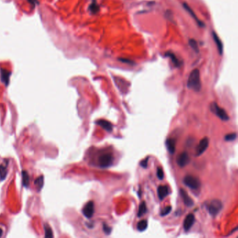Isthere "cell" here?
Returning <instances> with one entry per match:
<instances>
[{
  "mask_svg": "<svg viewBox=\"0 0 238 238\" xmlns=\"http://www.w3.org/2000/svg\"><path fill=\"white\" fill-rule=\"evenodd\" d=\"M195 216L193 214H189L186 216L185 221H184V229L185 231H189L191 228L192 227L193 224H194Z\"/></svg>",
  "mask_w": 238,
  "mask_h": 238,
  "instance_id": "9c48e42d",
  "label": "cell"
},
{
  "mask_svg": "<svg viewBox=\"0 0 238 238\" xmlns=\"http://www.w3.org/2000/svg\"><path fill=\"white\" fill-rule=\"evenodd\" d=\"M28 1H29L31 4H32L33 5H35L36 3H37V0H28Z\"/></svg>",
  "mask_w": 238,
  "mask_h": 238,
  "instance_id": "4dcf8cb0",
  "label": "cell"
},
{
  "mask_svg": "<svg viewBox=\"0 0 238 238\" xmlns=\"http://www.w3.org/2000/svg\"><path fill=\"white\" fill-rule=\"evenodd\" d=\"M166 147L168 148V150L171 154H174L175 151V147H176V141L175 139L173 138H170L168 139L166 142Z\"/></svg>",
  "mask_w": 238,
  "mask_h": 238,
  "instance_id": "4fadbf2b",
  "label": "cell"
},
{
  "mask_svg": "<svg viewBox=\"0 0 238 238\" xmlns=\"http://www.w3.org/2000/svg\"><path fill=\"white\" fill-rule=\"evenodd\" d=\"M147 228V221L146 220H142L137 224V229L141 232L145 231Z\"/></svg>",
  "mask_w": 238,
  "mask_h": 238,
  "instance_id": "d6986e66",
  "label": "cell"
},
{
  "mask_svg": "<svg viewBox=\"0 0 238 238\" xmlns=\"http://www.w3.org/2000/svg\"><path fill=\"white\" fill-rule=\"evenodd\" d=\"M223 208L222 203L219 200L214 199L210 202L209 204L207 205V209L212 216H216L220 212Z\"/></svg>",
  "mask_w": 238,
  "mask_h": 238,
  "instance_id": "7a4b0ae2",
  "label": "cell"
},
{
  "mask_svg": "<svg viewBox=\"0 0 238 238\" xmlns=\"http://www.w3.org/2000/svg\"><path fill=\"white\" fill-rule=\"evenodd\" d=\"M103 229L104 233H105V234L110 235V233H111V231H112L111 228L109 227L106 224H103Z\"/></svg>",
  "mask_w": 238,
  "mask_h": 238,
  "instance_id": "83f0119b",
  "label": "cell"
},
{
  "mask_svg": "<svg viewBox=\"0 0 238 238\" xmlns=\"http://www.w3.org/2000/svg\"><path fill=\"white\" fill-rule=\"evenodd\" d=\"M166 55H167L168 57H170L171 59V60H172V62L175 64V66H180V61H179L178 59L177 58V57H176L174 54H172V53H168L166 54Z\"/></svg>",
  "mask_w": 238,
  "mask_h": 238,
  "instance_id": "ffe728a7",
  "label": "cell"
},
{
  "mask_svg": "<svg viewBox=\"0 0 238 238\" xmlns=\"http://www.w3.org/2000/svg\"><path fill=\"white\" fill-rule=\"evenodd\" d=\"M236 138H237V134L235 133H230V134L226 135V136H225V140L227 141H232L235 140Z\"/></svg>",
  "mask_w": 238,
  "mask_h": 238,
  "instance_id": "cb8c5ba5",
  "label": "cell"
},
{
  "mask_svg": "<svg viewBox=\"0 0 238 238\" xmlns=\"http://www.w3.org/2000/svg\"><path fill=\"white\" fill-rule=\"evenodd\" d=\"M184 184L191 189H198L200 186V180L197 177L191 175H187L184 178Z\"/></svg>",
  "mask_w": 238,
  "mask_h": 238,
  "instance_id": "3957f363",
  "label": "cell"
},
{
  "mask_svg": "<svg viewBox=\"0 0 238 238\" xmlns=\"http://www.w3.org/2000/svg\"><path fill=\"white\" fill-rule=\"evenodd\" d=\"M113 160L114 158L112 154H102L99 158V164L101 168H108L112 165V163H113Z\"/></svg>",
  "mask_w": 238,
  "mask_h": 238,
  "instance_id": "5b68a950",
  "label": "cell"
},
{
  "mask_svg": "<svg viewBox=\"0 0 238 238\" xmlns=\"http://www.w3.org/2000/svg\"><path fill=\"white\" fill-rule=\"evenodd\" d=\"M6 175H7V170L6 168L3 166H0V179L1 180H4L6 178Z\"/></svg>",
  "mask_w": 238,
  "mask_h": 238,
  "instance_id": "603a6c76",
  "label": "cell"
},
{
  "mask_svg": "<svg viewBox=\"0 0 238 238\" xmlns=\"http://www.w3.org/2000/svg\"><path fill=\"white\" fill-rule=\"evenodd\" d=\"M89 9H90L91 12L93 13V14H95V13H97L99 11V7H98V5L96 4L95 1L92 2V4L90 5Z\"/></svg>",
  "mask_w": 238,
  "mask_h": 238,
  "instance_id": "4316f807",
  "label": "cell"
},
{
  "mask_svg": "<svg viewBox=\"0 0 238 238\" xmlns=\"http://www.w3.org/2000/svg\"><path fill=\"white\" fill-rule=\"evenodd\" d=\"M22 185L24 187H28L29 184V177L27 171L24 170L22 172Z\"/></svg>",
  "mask_w": 238,
  "mask_h": 238,
  "instance_id": "ac0fdd59",
  "label": "cell"
},
{
  "mask_svg": "<svg viewBox=\"0 0 238 238\" xmlns=\"http://www.w3.org/2000/svg\"><path fill=\"white\" fill-rule=\"evenodd\" d=\"M180 193H181V195H182V198H183V200H184V203H185V204L187 205V207L193 206V201L192 200L191 198H190L189 195L187 194V192H186L184 189H181L180 190Z\"/></svg>",
  "mask_w": 238,
  "mask_h": 238,
  "instance_id": "7c38bea8",
  "label": "cell"
},
{
  "mask_svg": "<svg viewBox=\"0 0 238 238\" xmlns=\"http://www.w3.org/2000/svg\"><path fill=\"white\" fill-rule=\"evenodd\" d=\"M189 44H190L191 47V48H193L195 52L198 53V43H197V42L195 41V40H193V39H191V40L189 41Z\"/></svg>",
  "mask_w": 238,
  "mask_h": 238,
  "instance_id": "d4e9b609",
  "label": "cell"
},
{
  "mask_svg": "<svg viewBox=\"0 0 238 238\" xmlns=\"http://www.w3.org/2000/svg\"><path fill=\"white\" fill-rule=\"evenodd\" d=\"M98 125H99L100 126H101L103 129H105V131L110 133L112 131V125L110 122L106 121V120H99L96 122Z\"/></svg>",
  "mask_w": 238,
  "mask_h": 238,
  "instance_id": "8fae6325",
  "label": "cell"
},
{
  "mask_svg": "<svg viewBox=\"0 0 238 238\" xmlns=\"http://www.w3.org/2000/svg\"><path fill=\"white\" fill-rule=\"evenodd\" d=\"M157 177H158V178L161 180L164 179V171H163L162 168L160 167H159L157 168Z\"/></svg>",
  "mask_w": 238,
  "mask_h": 238,
  "instance_id": "f1b7e54d",
  "label": "cell"
},
{
  "mask_svg": "<svg viewBox=\"0 0 238 238\" xmlns=\"http://www.w3.org/2000/svg\"><path fill=\"white\" fill-rule=\"evenodd\" d=\"M94 213V204L93 201H89L82 209V214L87 219L92 217Z\"/></svg>",
  "mask_w": 238,
  "mask_h": 238,
  "instance_id": "8992f818",
  "label": "cell"
},
{
  "mask_svg": "<svg viewBox=\"0 0 238 238\" xmlns=\"http://www.w3.org/2000/svg\"><path fill=\"white\" fill-rule=\"evenodd\" d=\"M213 39H214L215 43H216V46H217V48H218V50H219V54H220V55H222V53H223V44H222V42H221V41L220 40L219 37L216 35V34L215 33V32H213Z\"/></svg>",
  "mask_w": 238,
  "mask_h": 238,
  "instance_id": "2e32d148",
  "label": "cell"
},
{
  "mask_svg": "<svg viewBox=\"0 0 238 238\" xmlns=\"http://www.w3.org/2000/svg\"><path fill=\"white\" fill-rule=\"evenodd\" d=\"M1 80L4 83L5 85H8L9 82V78L10 76H11V73L8 71L7 70L1 68Z\"/></svg>",
  "mask_w": 238,
  "mask_h": 238,
  "instance_id": "5bb4252c",
  "label": "cell"
},
{
  "mask_svg": "<svg viewBox=\"0 0 238 238\" xmlns=\"http://www.w3.org/2000/svg\"><path fill=\"white\" fill-rule=\"evenodd\" d=\"M157 193H158V196H159V198L160 200H163L164 198L168 195L169 191L168 188L166 186L164 185H161L158 187L157 189Z\"/></svg>",
  "mask_w": 238,
  "mask_h": 238,
  "instance_id": "30bf717a",
  "label": "cell"
},
{
  "mask_svg": "<svg viewBox=\"0 0 238 238\" xmlns=\"http://www.w3.org/2000/svg\"><path fill=\"white\" fill-rule=\"evenodd\" d=\"M208 145H209V139L208 138H203L196 147V156L201 155L206 150Z\"/></svg>",
  "mask_w": 238,
  "mask_h": 238,
  "instance_id": "52a82bcc",
  "label": "cell"
},
{
  "mask_svg": "<svg viewBox=\"0 0 238 238\" xmlns=\"http://www.w3.org/2000/svg\"><path fill=\"white\" fill-rule=\"evenodd\" d=\"M210 109L215 115L217 117H219L221 120H224V121H228L229 120V117L226 112L225 111L223 108L218 106L217 104L216 103H212L210 105Z\"/></svg>",
  "mask_w": 238,
  "mask_h": 238,
  "instance_id": "277c9868",
  "label": "cell"
},
{
  "mask_svg": "<svg viewBox=\"0 0 238 238\" xmlns=\"http://www.w3.org/2000/svg\"><path fill=\"white\" fill-rule=\"evenodd\" d=\"M183 6H184V7H185V9L186 10H187V11H188L189 13L191 16H192V18H194L195 20L197 22H198V25L201 26V27H203V26H204V24H203V22H202L201 21H200V20L198 19V18H197V16H195V14H194V12H193V11H192V9H191V8L189 7V5L187 4H186V3H184Z\"/></svg>",
  "mask_w": 238,
  "mask_h": 238,
  "instance_id": "9a60e30c",
  "label": "cell"
},
{
  "mask_svg": "<svg viewBox=\"0 0 238 238\" xmlns=\"http://www.w3.org/2000/svg\"><path fill=\"white\" fill-rule=\"evenodd\" d=\"M34 184L37 186V187L38 188L39 191L41 189V188L43 186V177L41 176V177H39V178H37V180L34 182Z\"/></svg>",
  "mask_w": 238,
  "mask_h": 238,
  "instance_id": "44dd1931",
  "label": "cell"
},
{
  "mask_svg": "<svg viewBox=\"0 0 238 238\" xmlns=\"http://www.w3.org/2000/svg\"><path fill=\"white\" fill-rule=\"evenodd\" d=\"M148 159H149V158H146L145 159H144V160H143L141 162V166H142L143 168H146L147 167V164H148Z\"/></svg>",
  "mask_w": 238,
  "mask_h": 238,
  "instance_id": "f546056e",
  "label": "cell"
},
{
  "mask_svg": "<svg viewBox=\"0 0 238 238\" xmlns=\"http://www.w3.org/2000/svg\"><path fill=\"white\" fill-rule=\"evenodd\" d=\"M44 226H45V237H53V231H52V229H50V226H48V224H45L44 225Z\"/></svg>",
  "mask_w": 238,
  "mask_h": 238,
  "instance_id": "7402d4cb",
  "label": "cell"
},
{
  "mask_svg": "<svg viewBox=\"0 0 238 238\" xmlns=\"http://www.w3.org/2000/svg\"><path fill=\"white\" fill-rule=\"evenodd\" d=\"M147 212V206L145 202L143 201L141 203V205H139V208H138V214H137V216L138 217H141L142 216H143Z\"/></svg>",
  "mask_w": 238,
  "mask_h": 238,
  "instance_id": "e0dca14e",
  "label": "cell"
},
{
  "mask_svg": "<svg viewBox=\"0 0 238 238\" xmlns=\"http://www.w3.org/2000/svg\"><path fill=\"white\" fill-rule=\"evenodd\" d=\"M187 87L195 92H199L201 89L200 71L198 69H194L191 71L187 81Z\"/></svg>",
  "mask_w": 238,
  "mask_h": 238,
  "instance_id": "6da1fadb",
  "label": "cell"
},
{
  "mask_svg": "<svg viewBox=\"0 0 238 238\" xmlns=\"http://www.w3.org/2000/svg\"><path fill=\"white\" fill-rule=\"evenodd\" d=\"M190 158L189 154L186 151L181 153L177 159V163L180 167H185L189 163Z\"/></svg>",
  "mask_w": 238,
  "mask_h": 238,
  "instance_id": "ba28073f",
  "label": "cell"
},
{
  "mask_svg": "<svg viewBox=\"0 0 238 238\" xmlns=\"http://www.w3.org/2000/svg\"><path fill=\"white\" fill-rule=\"evenodd\" d=\"M2 234H3L2 230L0 229V237H1V236H2Z\"/></svg>",
  "mask_w": 238,
  "mask_h": 238,
  "instance_id": "1f68e13d",
  "label": "cell"
},
{
  "mask_svg": "<svg viewBox=\"0 0 238 238\" xmlns=\"http://www.w3.org/2000/svg\"><path fill=\"white\" fill-rule=\"evenodd\" d=\"M171 210H172V207H171V206L166 207V208H164V209L161 212V215L162 216H166V215H168L169 214V213L170 212Z\"/></svg>",
  "mask_w": 238,
  "mask_h": 238,
  "instance_id": "484cf974",
  "label": "cell"
}]
</instances>
